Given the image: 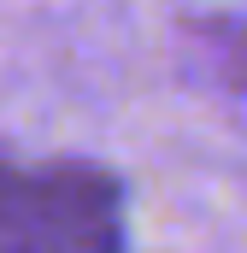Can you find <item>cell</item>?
I'll return each instance as SVG.
<instances>
[{
    "label": "cell",
    "mask_w": 247,
    "mask_h": 253,
    "mask_svg": "<svg viewBox=\"0 0 247 253\" xmlns=\"http://www.w3.org/2000/svg\"><path fill=\"white\" fill-rule=\"evenodd\" d=\"M0 253H129L124 183L88 159L0 153Z\"/></svg>",
    "instance_id": "cell-1"
},
{
    "label": "cell",
    "mask_w": 247,
    "mask_h": 253,
    "mask_svg": "<svg viewBox=\"0 0 247 253\" xmlns=\"http://www.w3.org/2000/svg\"><path fill=\"white\" fill-rule=\"evenodd\" d=\"M230 77H236V83H247V30L230 42Z\"/></svg>",
    "instance_id": "cell-2"
}]
</instances>
